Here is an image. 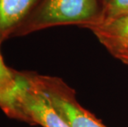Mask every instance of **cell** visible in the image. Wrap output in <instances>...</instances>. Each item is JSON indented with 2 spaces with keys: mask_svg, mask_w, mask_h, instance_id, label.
<instances>
[{
  "mask_svg": "<svg viewBox=\"0 0 128 127\" xmlns=\"http://www.w3.org/2000/svg\"><path fill=\"white\" fill-rule=\"evenodd\" d=\"M103 11V0H40L13 36L60 25L88 28L102 21Z\"/></svg>",
  "mask_w": 128,
  "mask_h": 127,
  "instance_id": "obj_1",
  "label": "cell"
},
{
  "mask_svg": "<svg viewBox=\"0 0 128 127\" xmlns=\"http://www.w3.org/2000/svg\"><path fill=\"white\" fill-rule=\"evenodd\" d=\"M17 80L15 100L18 120L42 127H70L33 83L29 73L17 72Z\"/></svg>",
  "mask_w": 128,
  "mask_h": 127,
  "instance_id": "obj_2",
  "label": "cell"
},
{
  "mask_svg": "<svg viewBox=\"0 0 128 127\" xmlns=\"http://www.w3.org/2000/svg\"><path fill=\"white\" fill-rule=\"evenodd\" d=\"M29 74L33 83L47 97L70 127H107L78 103L74 91L62 79L47 75Z\"/></svg>",
  "mask_w": 128,
  "mask_h": 127,
  "instance_id": "obj_3",
  "label": "cell"
},
{
  "mask_svg": "<svg viewBox=\"0 0 128 127\" xmlns=\"http://www.w3.org/2000/svg\"><path fill=\"white\" fill-rule=\"evenodd\" d=\"M88 28L113 56L128 52V15L104 19Z\"/></svg>",
  "mask_w": 128,
  "mask_h": 127,
  "instance_id": "obj_4",
  "label": "cell"
},
{
  "mask_svg": "<svg viewBox=\"0 0 128 127\" xmlns=\"http://www.w3.org/2000/svg\"><path fill=\"white\" fill-rule=\"evenodd\" d=\"M40 0H0V41L13 36Z\"/></svg>",
  "mask_w": 128,
  "mask_h": 127,
  "instance_id": "obj_5",
  "label": "cell"
},
{
  "mask_svg": "<svg viewBox=\"0 0 128 127\" xmlns=\"http://www.w3.org/2000/svg\"><path fill=\"white\" fill-rule=\"evenodd\" d=\"M17 84V71L5 64L0 51V88L8 93H15Z\"/></svg>",
  "mask_w": 128,
  "mask_h": 127,
  "instance_id": "obj_6",
  "label": "cell"
},
{
  "mask_svg": "<svg viewBox=\"0 0 128 127\" xmlns=\"http://www.w3.org/2000/svg\"><path fill=\"white\" fill-rule=\"evenodd\" d=\"M128 15V0H108L104 2L103 19Z\"/></svg>",
  "mask_w": 128,
  "mask_h": 127,
  "instance_id": "obj_7",
  "label": "cell"
},
{
  "mask_svg": "<svg viewBox=\"0 0 128 127\" xmlns=\"http://www.w3.org/2000/svg\"><path fill=\"white\" fill-rule=\"evenodd\" d=\"M0 108L8 117L15 119L18 118L15 93H8L0 88Z\"/></svg>",
  "mask_w": 128,
  "mask_h": 127,
  "instance_id": "obj_8",
  "label": "cell"
},
{
  "mask_svg": "<svg viewBox=\"0 0 128 127\" xmlns=\"http://www.w3.org/2000/svg\"><path fill=\"white\" fill-rule=\"evenodd\" d=\"M115 57L116 59H120V60H121L122 62H123L124 64H128V52L118 54V55H115Z\"/></svg>",
  "mask_w": 128,
  "mask_h": 127,
  "instance_id": "obj_9",
  "label": "cell"
},
{
  "mask_svg": "<svg viewBox=\"0 0 128 127\" xmlns=\"http://www.w3.org/2000/svg\"><path fill=\"white\" fill-rule=\"evenodd\" d=\"M107 1H108V0H103V2H107Z\"/></svg>",
  "mask_w": 128,
  "mask_h": 127,
  "instance_id": "obj_10",
  "label": "cell"
}]
</instances>
